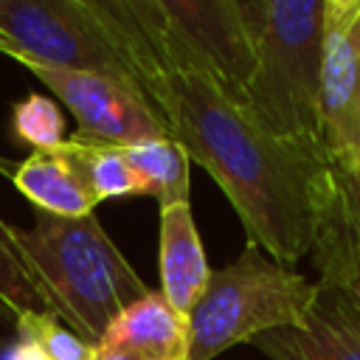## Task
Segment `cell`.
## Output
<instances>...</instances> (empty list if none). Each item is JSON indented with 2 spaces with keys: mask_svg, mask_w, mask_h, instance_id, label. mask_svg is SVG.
<instances>
[{
  "mask_svg": "<svg viewBox=\"0 0 360 360\" xmlns=\"http://www.w3.org/2000/svg\"><path fill=\"white\" fill-rule=\"evenodd\" d=\"M59 149L82 172L90 194L96 197V202L143 194V186H141L138 174L132 172V166L124 158V146L101 143V141H93V138H84V135L73 132L59 143Z\"/></svg>",
  "mask_w": 360,
  "mask_h": 360,
  "instance_id": "5bb4252c",
  "label": "cell"
},
{
  "mask_svg": "<svg viewBox=\"0 0 360 360\" xmlns=\"http://www.w3.org/2000/svg\"><path fill=\"white\" fill-rule=\"evenodd\" d=\"M0 53L14 62L90 70L138 84L90 0H0Z\"/></svg>",
  "mask_w": 360,
  "mask_h": 360,
  "instance_id": "5b68a950",
  "label": "cell"
},
{
  "mask_svg": "<svg viewBox=\"0 0 360 360\" xmlns=\"http://www.w3.org/2000/svg\"><path fill=\"white\" fill-rule=\"evenodd\" d=\"M17 338L34 343L45 360H96L98 346L82 340L59 318L42 312H25L14 321Z\"/></svg>",
  "mask_w": 360,
  "mask_h": 360,
  "instance_id": "9a60e30c",
  "label": "cell"
},
{
  "mask_svg": "<svg viewBox=\"0 0 360 360\" xmlns=\"http://www.w3.org/2000/svg\"><path fill=\"white\" fill-rule=\"evenodd\" d=\"M357 39H360V20H357Z\"/></svg>",
  "mask_w": 360,
  "mask_h": 360,
  "instance_id": "d6986e66",
  "label": "cell"
},
{
  "mask_svg": "<svg viewBox=\"0 0 360 360\" xmlns=\"http://www.w3.org/2000/svg\"><path fill=\"white\" fill-rule=\"evenodd\" d=\"M11 132L17 141L28 143L34 152L56 149L68 135H65V118L48 96L31 93L22 101L11 107Z\"/></svg>",
  "mask_w": 360,
  "mask_h": 360,
  "instance_id": "2e32d148",
  "label": "cell"
},
{
  "mask_svg": "<svg viewBox=\"0 0 360 360\" xmlns=\"http://www.w3.org/2000/svg\"><path fill=\"white\" fill-rule=\"evenodd\" d=\"M31 70L76 118L79 135L129 146L149 138H166V127L146 98V93L124 79H112L104 73L90 70H70V68H51L39 62H20Z\"/></svg>",
  "mask_w": 360,
  "mask_h": 360,
  "instance_id": "8992f818",
  "label": "cell"
},
{
  "mask_svg": "<svg viewBox=\"0 0 360 360\" xmlns=\"http://www.w3.org/2000/svg\"><path fill=\"white\" fill-rule=\"evenodd\" d=\"M96 360H152V357H141V354H127V352H112V349H98Z\"/></svg>",
  "mask_w": 360,
  "mask_h": 360,
  "instance_id": "ac0fdd59",
  "label": "cell"
},
{
  "mask_svg": "<svg viewBox=\"0 0 360 360\" xmlns=\"http://www.w3.org/2000/svg\"><path fill=\"white\" fill-rule=\"evenodd\" d=\"M256 68L242 107L276 138L323 152L321 53L323 0H242Z\"/></svg>",
  "mask_w": 360,
  "mask_h": 360,
  "instance_id": "7a4b0ae2",
  "label": "cell"
},
{
  "mask_svg": "<svg viewBox=\"0 0 360 360\" xmlns=\"http://www.w3.org/2000/svg\"><path fill=\"white\" fill-rule=\"evenodd\" d=\"M14 233L53 295L62 323L93 346L129 304L149 292L96 214L53 217L34 211V225L14 228Z\"/></svg>",
  "mask_w": 360,
  "mask_h": 360,
  "instance_id": "3957f363",
  "label": "cell"
},
{
  "mask_svg": "<svg viewBox=\"0 0 360 360\" xmlns=\"http://www.w3.org/2000/svg\"><path fill=\"white\" fill-rule=\"evenodd\" d=\"M98 349L152 360H188V315L177 312L163 292L149 290L107 326Z\"/></svg>",
  "mask_w": 360,
  "mask_h": 360,
  "instance_id": "9c48e42d",
  "label": "cell"
},
{
  "mask_svg": "<svg viewBox=\"0 0 360 360\" xmlns=\"http://www.w3.org/2000/svg\"><path fill=\"white\" fill-rule=\"evenodd\" d=\"M135 82L169 138L222 188L248 242L290 267L309 256L329 160L267 132L202 73L138 65Z\"/></svg>",
  "mask_w": 360,
  "mask_h": 360,
  "instance_id": "6da1fadb",
  "label": "cell"
},
{
  "mask_svg": "<svg viewBox=\"0 0 360 360\" xmlns=\"http://www.w3.org/2000/svg\"><path fill=\"white\" fill-rule=\"evenodd\" d=\"M0 360H45V357H42V352H39L34 343L17 338V343L8 346V349L0 354Z\"/></svg>",
  "mask_w": 360,
  "mask_h": 360,
  "instance_id": "e0dca14e",
  "label": "cell"
},
{
  "mask_svg": "<svg viewBox=\"0 0 360 360\" xmlns=\"http://www.w3.org/2000/svg\"><path fill=\"white\" fill-rule=\"evenodd\" d=\"M250 343L270 360H360V304L346 287L318 281L301 323L262 332Z\"/></svg>",
  "mask_w": 360,
  "mask_h": 360,
  "instance_id": "ba28073f",
  "label": "cell"
},
{
  "mask_svg": "<svg viewBox=\"0 0 360 360\" xmlns=\"http://www.w3.org/2000/svg\"><path fill=\"white\" fill-rule=\"evenodd\" d=\"M360 0H323L321 138L340 172L360 166Z\"/></svg>",
  "mask_w": 360,
  "mask_h": 360,
  "instance_id": "52a82bcc",
  "label": "cell"
},
{
  "mask_svg": "<svg viewBox=\"0 0 360 360\" xmlns=\"http://www.w3.org/2000/svg\"><path fill=\"white\" fill-rule=\"evenodd\" d=\"M124 158L138 174L143 194L155 197L160 208L174 202H188L191 158L174 138H149L124 146Z\"/></svg>",
  "mask_w": 360,
  "mask_h": 360,
  "instance_id": "7c38bea8",
  "label": "cell"
},
{
  "mask_svg": "<svg viewBox=\"0 0 360 360\" xmlns=\"http://www.w3.org/2000/svg\"><path fill=\"white\" fill-rule=\"evenodd\" d=\"M14 188L31 200L34 211L53 217H87L98 205L90 194L82 172L56 146L45 152H31L11 172Z\"/></svg>",
  "mask_w": 360,
  "mask_h": 360,
  "instance_id": "8fae6325",
  "label": "cell"
},
{
  "mask_svg": "<svg viewBox=\"0 0 360 360\" xmlns=\"http://www.w3.org/2000/svg\"><path fill=\"white\" fill-rule=\"evenodd\" d=\"M211 278L202 239L194 225L188 202L160 208V292L166 301L188 315Z\"/></svg>",
  "mask_w": 360,
  "mask_h": 360,
  "instance_id": "30bf717a",
  "label": "cell"
},
{
  "mask_svg": "<svg viewBox=\"0 0 360 360\" xmlns=\"http://www.w3.org/2000/svg\"><path fill=\"white\" fill-rule=\"evenodd\" d=\"M315 292L318 281L245 242L233 262L211 270L202 295L188 312V360H214L219 352L250 343L262 332L301 323Z\"/></svg>",
  "mask_w": 360,
  "mask_h": 360,
  "instance_id": "277c9868",
  "label": "cell"
},
{
  "mask_svg": "<svg viewBox=\"0 0 360 360\" xmlns=\"http://www.w3.org/2000/svg\"><path fill=\"white\" fill-rule=\"evenodd\" d=\"M0 51H3V39H0Z\"/></svg>",
  "mask_w": 360,
  "mask_h": 360,
  "instance_id": "ffe728a7",
  "label": "cell"
},
{
  "mask_svg": "<svg viewBox=\"0 0 360 360\" xmlns=\"http://www.w3.org/2000/svg\"><path fill=\"white\" fill-rule=\"evenodd\" d=\"M25 312H42L62 321L53 295L22 253L14 228L0 219V315L14 323Z\"/></svg>",
  "mask_w": 360,
  "mask_h": 360,
  "instance_id": "4fadbf2b",
  "label": "cell"
}]
</instances>
